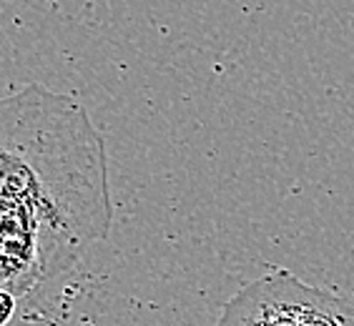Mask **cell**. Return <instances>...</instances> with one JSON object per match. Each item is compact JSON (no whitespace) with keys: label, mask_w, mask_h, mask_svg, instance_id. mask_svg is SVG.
I'll return each mask as SVG.
<instances>
[{"label":"cell","mask_w":354,"mask_h":326,"mask_svg":"<svg viewBox=\"0 0 354 326\" xmlns=\"http://www.w3.org/2000/svg\"><path fill=\"white\" fill-rule=\"evenodd\" d=\"M113 221L103 136L68 95L30 83L0 108V291L71 271Z\"/></svg>","instance_id":"obj_1"},{"label":"cell","mask_w":354,"mask_h":326,"mask_svg":"<svg viewBox=\"0 0 354 326\" xmlns=\"http://www.w3.org/2000/svg\"><path fill=\"white\" fill-rule=\"evenodd\" d=\"M218 326H354V306L289 271H274L241 289Z\"/></svg>","instance_id":"obj_2"}]
</instances>
